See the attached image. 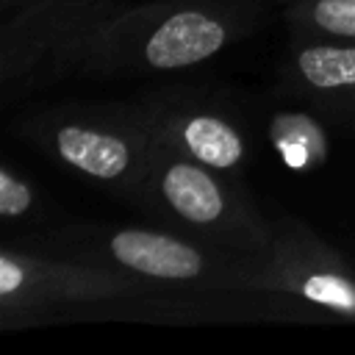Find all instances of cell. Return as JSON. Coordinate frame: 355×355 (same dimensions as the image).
<instances>
[{"label":"cell","instance_id":"cell-1","mask_svg":"<svg viewBox=\"0 0 355 355\" xmlns=\"http://www.w3.org/2000/svg\"><path fill=\"white\" fill-rule=\"evenodd\" d=\"M239 0H153L122 6L80 50L69 78H147L205 64L255 28Z\"/></svg>","mask_w":355,"mask_h":355},{"label":"cell","instance_id":"cell-2","mask_svg":"<svg viewBox=\"0 0 355 355\" xmlns=\"http://www.w3.org/2000/svg\"><path fill=\"white\" fill-rule=\"evenodd\" d=\"M147 216L175 233L216 247L241 263L261 258L275 236L239 175L200 164L153 139L144 178L133 200Z\"/></svg>","mask_w":355,"mask_h":355},{"label":"cell","instance_id":"cell-3","mask_svg":"<svg viewBox=\"0 0 355 355\" xmlns=\"http://www.w3.org/2000/svg\"><path fill=\"white\" fill-rule=\"evenodd\" d=\"M17 136L80 178L128 197L139 194L153 133L139 105L64 103L17 119Z\"/></svg>","mask_w":355,"mask_h":355},{"label":"cell","instance_id":"cell-4","mask_svg":"<svg viewBox=\"0 0 355 355\" xmlns=\"http://www.w3.org/2000/svg\"><path fill=\"white\" fill-rule=\"evenodd\" d=\"M122 8L119 0H28L0 28V86L22 94L69 78L92 36Z\"/></svg>","mask_w":355,"mask_h":355},{"label":"cell","instance_id":"cell-5","mask_svg":"<svg viewBox=\"0 0 355 355\" xmlns=\"http://www.w3.org/2000/svg\"><path fill=\"white\" fill-rule=\"evenodd\" d=\"M72 258L114 266L141 283H172V286H216L236 288L241 261L194 241L169 227H114V230H83L72 241Z\"/></svg>","mask_w":355,"mask_h":355},{"label":"cell","instance_id":"cell-6","mask_svg":"<svg viewBox=\"0 0 355 355\" xmlns=\"http://www.w3.org/2000/svg\"><path fill=\"white\" fill-rule=\"evenodd\" d=\"M236 288L280 291L319 305L338 316L355 319V272L352 266L305 222L280 216L269 250L241 263Z\"/></svg>","mask_w":355,"mask_h":355},{"label":"cell","instance_id":"cell-7","mask_svg":"<svg viewBox=\"0 0 355 355\" xmlns=\"http://www.w3.org/2000/svg\"><path fill=\"white\" fill-rule=\"evenodd\" d=\"M147 283L114 266L55 258L17 250L11 244L0 252V311L3 316H28L64 302H92L111 297L141 294Z\"/></svg>","mask_w":355,"mask_h":355},{"label":"cell","instance_id":"cell-8","mask_svg":"<svg viewBox=\"0 0 355 355\" xmlns=\"http://www.w3.org/2000/svg\"><path fill=\"white\" fill-rule=\"evenodd\" d=\"M136 105L147 119L153 139L166 147L230 175L247 169L252 158L250 133L239 114L214 94L164 89L141 97Z\"/></svg>","mask_w":355,"mask_h":355},{"label":"cell","instance_id":"cell-9","mask_svg":"<svg viewBox=\"0 0 355 355\" xmlns=\"http://www.w3.org/2000/svg\"><path fill=\"white\" fill-rule=\"evenodd\" d=\"M280 92L336 122L355 125V42L294 33L280 64Z\"/></svg>","mask_w":355,"mask_h":355},{"label":"cell","instance_id":"cell-10","mask_svg":"<svg viewBox=\"0 0 355 355\" xmlns=\"http://www.w3.org/2000/svg\"><path fill=\"white\" fill-rule=\"evenodd\" d=\"M266 139L294 172H313L330 155V133L316 111L277 108L266 119Z\"/></svg>","mask_w":355,"mask_h":355},{"label":"cell","instance_id":"cell-11","mask_svg":"<svg viewBox=\"0 0 355 355\" xmlns=\"http://www.w3.org/2000/svg\"><path fill=\"white\" fill-rule=\"evenodd\" d=\"M286 17L300 36L355 42V0H297Z\"/></svg>","mask_w":355,"mask_h":355},{"label":"cell","instance_id":"cell-12","mask_svg":"<svg viewBox=\"0 0 355 355\" xmlns=\"http://www.w3.org/2000/svg\"><path fill=\"white\" fill-rule=\"evenodd\" d=\"M33 205H36L33 186L11 164H3L0 166V216L6 222H17V219H25L33 211Z\"/></svg>","mask_w":355,"mask_h":355},{"label":"cell","instance_id":"cell-13","mask_svg":"<svg viewBox=\"0 0 355 355\" xmlns=\"http://www.w3.org/2000/svg\"><path fill=\"white\" fill-rule=\"evenodd\" d=\"M22 3H28V0H3V8H6V11H11V8H14V6H17V8H19V6H22Z\"/></svg>","mask_w":355,"mask_h":355}]
</instances>
